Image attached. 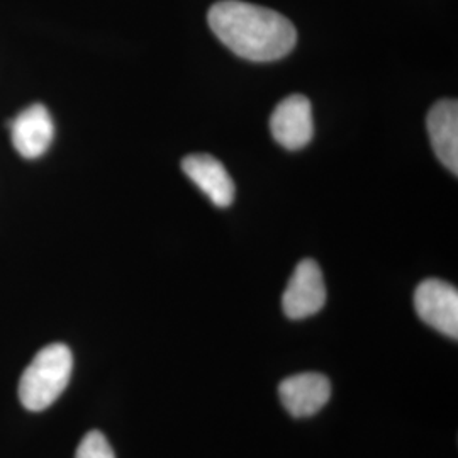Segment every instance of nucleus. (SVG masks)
<instances>
[{"mask_svg":"<svg viewBox=\"0 0 458 458\" xmlns=\"http://www.w3.org/2000/svg\"><path fill=\"white\" fill-rule=\"evenodd\" d=\"M213 33L248 62H276L295 47L294 24L282 14L242 0L216 2L209 14Z\"/></svg>","mask_w":458,"mask_h":458,"instance_id":"nucleus-1","label":"nucleus"},{"mask_svg":"<svg viewBox=\"0 0 458 458\" xmlns=\"http://www.w3.org/2000/svg\"><path fill=\"white\" fill-rule=\"evenodd\" d=\"M75 458H115V455L107 438L98 429H92L83 437Z\"/></svg>","mask_w":458,"mask_h":458,"instance_id":"nucleus-10","label":"nucleus"},{"mask_svg":"<svg viewBox=\"0 0 458 458\" xmlns=\"http://www.w3.org/2000/svg\"><path fill=\"white\" fill-rule=\"evenodd\" d=\"M414 308L421 321L443 333L458 338V293L448 282L429 278L418 285L414 293Z\"/></svg>","mask_w":458,"mask_h":458,"instance_id":"nucleus-3","label":"nucleus"},{"mask_svg":"<svg viewBox=\"0 0 458 458\" xmlns=\"http://www.w3.org/2000/svg\"><path fill=\"white\" fill-rule=\"evenodd\" d=\"M183 174L209 197L217 208H228L234 200V182L228 170L211 155H189L182 162Z\"/></svg>","mask_w":458,"mask_h":458,"instance_id":"nucleus-8","label":"nucleus"},{"mask_svg":"<svg viewBox=\"0 0 458 458\" xmlns=\"http://www.w3.org/2000/svg\"><path fill=\"white\" fill-rule=\"evenodd\" d=\"M428 132L435 155L450 172L458 174V104L440 100L428 113Z\"/></svg>","mask_w":458,"mask_h":458,"instance_id":"nucleus-9","label":"nucleus"},{"mask_svg":"<svg viewBox=\"0 0 458 458\" xmlns=\"http://www.w3.org/2000/svg\"><path fill=\"white\" fill-rule=\"evenodd\" d=\"M270 130L278 145L287 149H301L310 145L314 134L310 98L299 94L284 98L270 117Z\"/></svg>","mask_w":458,"mask_h":458,"instance_id":"nucleus-5","label":"nucleus"},{"mask_svg":"<svg viewBox=\"0 0 458 458\" xmlns=\"http://www.w3.org/2000/svg\"><path fill=\"white\" fill-rule=\"evenodd\" d=\"M278 395L294 418H310L327 406L331 384L323 374H297L280 382Z\"/></svg>","mask_w":458,"mask_h":458,"instance_id":"nucleus-6","label":"nucleus"},{"mask_svg":"<svg viewBox=\"0 0 458 458\" xmlns=\"http://www.w3.org/2000/svg\"><path fill=\"white\" fill-rule=\"evenodd\" d=\"M73 369V357L64 344L41 348L19 380V399L26 410L49 408L66 389Z\"/></svg>","mask_w":458,"mask_h":458,"instance_id":"nucleus-2","label":"nucleus"},{"mask_svg":"<svg viewBox=\"0 0 458 458\" xmlns=\"http://www.w3.org/2000/svg\"><path fill=\"white\" fill-rule=\"evenodd\" d=\"M11 138L17 153L24 158H38L47 153L55 138V124L43 104L21 111L11 123Z\"/></svg>","mask_w":458,"mask_h":458,"instance_id":"nucleus-7","label":"nucleus"},{"mask_svg":"<svg viewBox=\"0 0 458 458\" xmlns=\"http://www.w3.org/2000/svg\"><path fill=\"white\" fill-rule=\"evenodd\" d=\"M327 304V285L319 265L302 260L295 267L282 297V308L287 318L304 319L321 311Z\"/></svg>","mask_w":458,"mask_h":458,"instance_id":"nucleus-4","label":"nucleus"}]
</instances>
